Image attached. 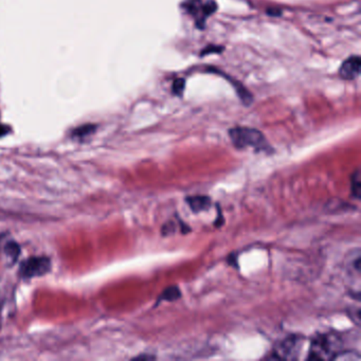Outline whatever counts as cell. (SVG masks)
<instances>
[{
    "instance_id": "5",
    "label": "cell",
    "mask_w": 361,
    "mask_h": 361,
    "mask_svg": "<svg viewBox=\"0 0 361 361\" xmlns=\"http://www.w3.org/2000/svg\"><path fill=\"white\" fill-rule=\"evenodd\" d=\"M360 58L359 56H350L340 67V77L344 80H355L360 73Z\"/></svg>"
},
{
    "instance_id": "11",
    "label": "cell",
    "mask_w": 361,
    "mask_h": 361,
    "mask_svg": "<svg viewBox=\"0 0 361 361\" xmlns=\"http://www.w3.org/2000/svg\"><path fill=\"white\" fill-rule=\"evenodd\" d=\"M177 226H178V224L175 223V221H169L162 227V235L168 236L170 234L174 233V232H176Z\"/></svg>"
},
{
    "instance_id": "4",
    "label": "cell",
    "mask_w": 361,
    "mask_h": 361,
    "mask_svg": "<svg viewBox=\"0 0 361 361\" xmlns=\"http://www.w3.org/2000/svg\"><path fill=\"white\" fill-rule=\"evenodd\" d=\"M301 336L291 335L285 338L282 341L276 344L272 350L270 358L274 359H297L300 348L302 346Z\"/></svg>"
},
{
    "instance_id": "2",
    "label": "cell",
    "mask_w": 361,
    "mask_h": 361,
    "mask_svg": "<svg viewBox=\"0 0 361 361\" xmlns=\"http://www.w3.org/2000/svg\"><path fill=\"white\" fill-rule=\"evenodd\" d=\"M340 348H341V344H340L339 336H331L329 334L316 336L310 343L307 359H310V360L335 359Z\"/></svg>"
},
{
    "instance_id": "7",
    "label": "cell",
    "mask_w": 361,
    "mask_h": 361,
    "mask_svg": "<svg viewBox=\"0 0 361 361\" xmlns=\"http://www.w3.org/2000/svg\"><path fill=\"white\" fill-rule=\"evenodd\" d=\"M181 297V291L179 290L177 286L168 287L164 293L160 295L158 299L157 303H160L161 301H176L177 299Z\"/></svg>"
},
{
    "instance_id": "3",
    "label": "cell",
    "mask_w": 361,
    "mask_h": 361,
    "mask_svg": "<svg viewBox=\"0 0 361 361\" xmlns=\"http://www.w3.org/2000/svg\"><path fill=\"white\" fill-rule=\"evenodd\" d=\"M51 269V261L47 257H33L23 262L20 267V276L24 279L45 276Z\"/></svg>"
},
{
    "instance_id": "8",
    "label": "cell",
    "mask_w": 361,
    "mask_h": 361,
    "mask_svg": "<svg viewBox=\"0 0 361 361\" xmlns=\"http://www.w3.org/2000/svg\"><path fill=\"white\" fill-rule=\"evenodd\" d=\"M350 192H352V195L354 196L356 200H360L361 179L359 169H357V170L353 173L352 180H350Z\"/></svg>"
},
{
    "instance_id": "1",
    "label": "cell",
    "mask_w": 361,
    "mask_h": 361,
    "mask_svg": "<svg viewBox=\"0 0 361 361\" xmlns=\"http://www.w3.org/2000/svg\"><path fill=\"white\" fill-rule=\"evenodd\" d=\"M229 137L232 145L238 149L251 147L255 151L265 152V153H270L272 149L263 133L255 128H234L229 130Z\"/></svg>"
},
{
    "instance_id": "6",
    "label": "cell",
    "mask_w": 361,
    "mask_h": 361,
    "mask_svg": "<svg viewBox=\"0 0 361 361\" xmlns=\"http://www.w3.org/2000/svg\"><path fill=\"white\" fill-rule=\"evenodd\" d=\"M185 202L189 204L192 212L200 213L208 211L211 208V198L206 195H194L185 198Z\"/></svg>"
},
{
    "instance_id": "10",
    "label": "cell",
    "mask_w": 361,
    "mask_h": 361,
    "mask_svg": "<svg viewBox=\"0 0 361 361\" xmlns=\"http://www.w3.org/2000/svg\"><path fill=\"white\" fill-rule=\"evenodd\" d=\"M96 128V126H92V124H87V126H80V128H75V130H73L71 136H73V138L83 139L85 138V137L92 135V133H94Z\"/></svg>"
},
{
    "instance_id": "9",
    "label": "cell",
    "mask_w": 361,
    "mask_h": 361,
    "mask_svg": "<svg viewBox=\"0 0 361 361\" xmlns=\"http://www.w3.org/2000/svg\"><path fill=\"white\" fill-rule=\"evenodd\" d=\"M4 251H5L6 255H7V257H9L10 259L16 262V259H18L20 255V247L18 243L12 240V242H8L7 244H6Z\"/></svg>"
},
{
    "instance_id": "12",
    "label": "cell",
    "mask_w": 361,
    "mask_h": 361,
    "mask_svg": "<svg viewBox=\"0 0 361 361\" xmlns=\"http://www.w3.org/2000/svg\"><path fill=\"white\" fill-rule=\"evenodd\" d=\"M8 133H9V128H7V126H0V137L5 136Z\"/></svg>"
}]
</instances>
